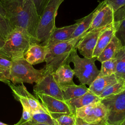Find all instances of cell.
I'll use <instances>...</instances> for the list:
<instances>
[{"label": "cell", "instance_id": "obj_20", "mask_svg": "<svg viewBox=\"0 0 125 125\" xmlns=\"http://www.w3.org/2000/svg\"><path fill=\"white\" fill-rule=\"evenodd\" d=\"M101 101V99L98 96L95 95L88 90V91L83 95L72 99L66 102L75 114V110L76 109Z\"/></svg>", "mask_w": 125, "mask_h": 125}, {"label": "cell", "instance_id": "obj_30", "mask_svg": "<svg viewBox=\"0 0 125 125\" xmlns=\"http://www.w3.org/2000/svg\"><path fill=\"white\" fill-rule=\"evenodd\" d=\"M13 30L8 19L0 15V39L5 41Z\"/></svg>", "mask_w": 125, "mask_h": 125}, {"label": "cell", "instance_id": "obj_28", "mask_svg": "<svg viewBox=\"0 0 125 125\" xmlns=\"http://www.w3.org/2000/svg\"><path fill=\"white\" fill-rule=\"evenodd\" d=\"M11 67V61L0 58V76L3 82L8 84L9 81Z\"/></svg>", "mask_w": 125, "mask_h": 125}, {"label": "cell", "instance_id": "obj_14", "mask_svg": "<svg viewBox=\"0 0 125 125\" xmlns=\"http://www.w3.org/2000/svg\"><path fill=\"white\" fill-rule=\"evenodd\" d=\"M47 47L37 43L31 44L25 55V60L30 64L35 65L45 62Z\"/></svg>", "mask_w": 125, "mask_h": 125}, {"label": "cell", "instance_id": "obj_41", "mask_svg": "<svg viewBox=\"0 0 125 125\" xmlns=\"http://www.w3.org/2000/svg\"><path fill=\"white\" fill-rule=\"evenodd\" d=\"M0 81H1V82H3V80H2V79L1 78L0 76Z\"/></svg>", "mask_w": 125, "mask_h": 125}, {"label": "cell", "instance_id": "obj_31", "mask_svg": "<svg viewBox=\"0 0 125 125\" xmlns=\"http://www.w3.org/2000/svg\"><path fill=\"white\" fill-rule=\"evenodd\" d=\"M22 113L19 121L14 125H20L25 123L31 121L32 119V110L31 107L26 104H21Z\"/></svg>", "mask_w": 125, "mask_h": 125}, {"label": "cell", "instance_id": "obj_5", "mask_svg": "<svg viewBox=\"0 0 125 125\" xmlns=\"http://www.w3.org/2000/svg\"><path fill=\"white\" fill-rule=\"evenodd\" d=\"M44 68L36 69L24 58L11 61L9 81L14 84L37 83L43 76Z\"/></svg>", "mask_w": 125, "mask_h": 125}, {"label": "cell", "instance_id": "obj_16", "mask_svg": "<svg viewBox=\"0 0 125 125\" xmlns=\"http://www.w3.org/2000/svg\"><path fill=\"white\" fill-rule=\"evenodd\" d=\"M53 75L60 87L75 84L73 81L74 71L70 67L69 64H65L59 67Z\"/></svg>", "mask_w": 125, "mask_h": 125}, {"label": "cell", "instance_id": "obj_21", "mask_svg": "<svg viewBox=\"0 0 125 125\" xmlns=\"http://www.w3.org/2000/svg\"><path fill=\"white\" fill-rule=\"evenodd\" d=\"M123 47L120 41L114 36L97 58V60L102 63L104 61L114 58L118 52Z\"/></svg>", "mask_w": 125, "mask_h": 125}, {"label": "cell", "instance_id": "obj_38", "mask_svg": "<svg viewBox=\"0 0 125 125\" xmlns=\"http://www.w3.org/2000/svg\"><path fill=\"white\" fill-rule=\"evenodd\" d=\"M4 41L1 40L0 39V50L2 48V47L4 45Z\"/></svg>", "mask_w": 125, "mask_h": 125}, {"label": "cell", "instance_id": "obj_18", "mask_svg": "<svg viewBox=\"0 0 125 125\" xmlns=\"http://www.w3.org/2000/svg\"><path fill=\"white\" fill-rule=\"evenodd\" d=\"M104 4L105 2L104 0L100 2L96 8H95L94 10L90 14L85 17L76 21L78 23V25L71 37V39L79 38V37L87 31L90 27L94 16Z\"/></svg>", "mask_w": 125, "mask_h": 125}, {"label": "cell", "instance_id": "obj_33", "mask_svg": "<svg viewBox=\"0 0 125 125\" xmlns=\"http://www.w3.org/2000/svg\"><path fill=\"white\" fill-rule=\"evenodd\" d=\"M39 16H41L48 0H32Z\"/></svg>", "mask_w": 125, "mask_h": 125}, {"label": "cell", "instance_id": "obj_6", "mask_svg": "<svg viewBox=\"0 0 125 125\" xmlns=\"http://www.w3.org/2000/svg\"><path fill=\"white\" fill-rule=\"evenodd\" d=\"M75 48L72 52L70 58V62L74 64V75L77 77L82 84L90 85L97 78L100 70L95 64L96 58H80Z\"/></svg>", "mask_w": 125, "mask_h": 125}, {"label": "cell", "instance_id": "obj_2", "mask_svg": "<svg viewBox=\"0 0 125 125\" xmlns=\"http://www.w3.org/2000/svg\"><path fill=\"white\" fill-rule=\"evenodd\" d=\"M33 43L38 42L25 30L15 29L4 41V45L0 50V58L10 61L24 58L26 51Z\"/></svg>", "mask_w": 125, "mask_h": 125}, {"label": "cell", "instance_id": "obj_13", "mask_svg": "<svg viewBox=\"0 0 125 125\" xmlns=\"http://www.w3.org/2000/svg\"><path fill=\"white\" fill-rule=\"evenodd\" d=\"M114 13L113 8L105 2L104 5L94 16L90 27L85 32L107 26L113 23L114 22Z\"/></svg>", "mask_w": 125, "mask_h": 125}, {"label": "cell", "instance_id": "obj_37", "mask_svg": "<svg viewBox=\"0 0 125 125\" xmlns=\"http://www.w3.org/2000/svg\"><path fill=\"white\" fill-rule=\"evenodd\" d=\"M20 125H38V124H36V123H34V122H32V120H31V121H29V122L25 123L22 124Z\"/></svg>", "mask_w": 125, "mask_h": 125}, {"label": "cell", "instance_id": "obj_26", "mask_svg": "<svg viewBox=\"0 0 125 125\" xmlns=\"http://www.w3.org/2000/svg\"><path fill=\"white\" fill-rule=\"evenodd\" d=\"M115 36L120 41L123 47H125V16L114 19Z\"/></svg>", "mask_w": 125, "mask_h": 125}, {"label": "cell", "instance_id": "obj_24", "mask_svg": "<svg viewBox=\"0 0 125 125\" xmlns=\"http://www.w3.org/2000/svg\"><path fill=\"white\" fill-rule=\"evenodd\" d=\"M115 75L119 79L125 80V47H123L117 53Z\"/></svg>", "mask_w": 125, "mask_h": 125}, {"label": "cell", "instance_id": "obj_4", "mask_svg": "<svg viewBox=\"0 0 125 125\" xmlns=\"http://www.w3.org/2000/svg\"><path fill=\"white\" fill-rule=\"evenodd\" d=\"M64 0H48L47 4L40 16L36 31L38 43L45 45L50 35L56 28L55 19L58 9Z\"/></svg>", "mask_w": 125, "mask_h": 125}, {"label": "cell", "instance_id": "obj_32", "mask_svg": "<svg viewBox=\"0 0 125 125\" xmlns=\"http://www.w3.org/2000/svg\"><path fill=\"white\" fill-rule=\"evenodd\" d=\"M105 3L111 7L114 12L125 5V0H104Z\"/></svg>", "mask_w": 125, "mask_h": 125}, {"label": "cell", "instance_id": "obj_17", "mask_svg": "<svg viewBox=\"0 0 125 125\" xmlns=\"http://www.w3.org/2000/svg\"><path fill=\"white\" fill-rule=\"evenodd\" d=\"M120 80L116 77L115 74L110 76L98 77L89 85L88 90L99 97L106 87L115 84Z\"/></svg>", "mask_w": 125, "mask_h": 125}, {"label": "cell", "instance_id": "obj_8", "mask_svg": "<svg viewBox=\"0 0 125 125\" xmlns=\"http://www.w3.org/2000/svg\"><path fill=\"white\" fill-rule=\"evenodd\" d=\"M108 111L104 105L99 101L76 109L75 116L85 122L89 124H97L106 121Z\"/></svg>", "mask_w": 125, "mask_h": 125}, {"label": "cell", "instance_id": "obj_15", "mask_svg": "<svg viewBox=\"0 0 125 125\" xmlns=\"http://www.w3.org/2000/svg\"><path fill=\"white\" fill-rule=\"evenodd\" d=\"M77 25L78 23L76 21L74 24L70 25L60 28L56 27L50 35L45 45H49L71 40Z\"/></svg>", "mask_w": 125, "mask_h": 125}, {"label": "cell", "instance_id": "obj_25", "mask_svg": "<svg viewBox=\"0 0 125 125\" xmlns=\"http://www.w3.org/2000/svg\"><path fill=\"white\" fill-rule=\"evenodd\" d=\"M124 90H125V80L122 79L115 84L106 87L99 97L102 100L108 96L117 94Z\"/></svg>", "mask_w": 125, "mask_h": 125}, {"label": "cell", "instance_id": "obj_3", "mask_svg": "<svg viewBox=\"0 0 125 125\" xmlns=\"http://www.w3.org/2000/svg\"><path fill=\"white\" fill-rule=\"evenodd\" d=\"M79 39L78 38L46 45L47 51L45 59L46 65L43 68V76L53 74L61 66L69 64L71 55L76 48V44Z\"/></svg>", "mask_w": 125, "mask_h": 125}, {"label": "cell", "instance_id": "obj_7", "mask_svg": "<svg viewBox=\"0 0 125 125\" xmlns=\"http://www.w3.org/2000/svg\"><path fill=\"white\" fill-rule=\"evenodd\" d=\"M101 102L108 111L107 123L109 125H121L125 119V90L108 96Z\"/></svg>", "mask_w": 125, "mask_h": 125}, {"label": "cell", "instance_id": "obj_9", "mask_svg": "<svg viewBox=\"0 0 125 125\" xmlns=\"http://www.w3.org/2000/svg\"><path fill=\"white\" fill-rule=\"evenodd\" d=\"M107 26L84 33L79 37L80 39L76 44V48L82 56L88 58L92 57L99 37Z\"/></svg>", "mask_w": 125, "mask_h": 125}, {"label": "cell", "instance_id": "obj_27", "mask_svg": "<svg viewBox=\"0 0 125 125\" xmlns=\"http://www.w3.org/2000/svg\"><path fill=\"white\" fill-rule=\"evenodd\" d=\"M101 63V68L97 78L110 76L115 74L116 66V61L115 58L104 61Z\"/></svg>", "mask_w": 125, "mask_h": 125}, {"label": "cell", "instance_id": "obj_22", "mask_svg": "<svg viewBox=\"0 0 125 125\" xmlns=\"http://www.w3.org/2000/svg\"><path fill=\"white\" fill-rule=\"evenodd\" d=\"M62 92L63 97L65 101L80 97L88 91V88L85 85H76L75 84L60 87Z\"/></svg>", "mask_w": 125, "mask_h": 125}, {"label": "cell", "instance_id": "obj_19", "mask_svg": "<svg viewBox=\"0 0 125 125\" xmlns=\"http://www.w3.org/2000/svg\"><path fill=\"white\" fill-rule=\"evenodd\" d=\"M115 27L113 22L108 25L100 34L94 50L92 57L97 58L99 56L115 36Z\"/></svg>", "mask_w": 125, "mask_h": 125}, {"label": "cell", "instance_id": "obj_23", "mask_svg": "<svg viewBox=\"0 0 125 125\" xmlns=\"http://www.w3.org/2000/svg\"><path fill=\"white\" fill-rule=\"evenodd\" d=\"M32 121L36 124L56 125L54 119L44 106L32 112Z\"/></svg>", "mask_w": 125, "mask_h": 125}, {"label": "cell", "instance_id": "obj_11", "mask_svg": "<svg viewBox=\"0 0 125 125\" xmlns=\"http://www.w3.org/2000/svg\"><path fill=\"white\" fill-rule=\"evenodd\" d=\"M37 99L45 108L50 114H61L66 115H75L72 109L66 101H61L54 97L43 95L35 94Z\"/></svg>", "mask_w": 125, "mask_h": 125}, {"label": "cell", "instance_id": "obj_10", "mask_svg": "<svg viewBox=\"0 0 125 125\" xmlns=\"http://www.w3.org/2000/svg\"><path fill=\"white\" fill-rule=\"evenodd\" d=\"M33 91L35 94L46 95L64 101L62 92L55 80L53 74L44 75L36 83L33 87Z\"/></svg>", "mask_w": 125, "mask_h": 125}, {"label": "cell", "instance_id": "obj_34", "mask_svg": "<svg viewBox=\"0 0 125 125\" xmlns=\"http://www.w3.org/2000/svg\"><path fill=\"white\" fill-rule=\"evenodd\" d=\"M76 125H109L107 123L106 121H103L97 124H89L85 122L81 119L77 117H76Z\"/></svg>", "mask_w": 125, "mask_h": 125}, {"label": "cell", "instance_id": "obj_1", "mask_svg": "<svg viewBox=\"0 0 125 125\" xmlns=\"http://www.w3.org/2000/svg\"><path fill=\"white\" fill-rule=\"evenodd\" d=\"M13 29H22L36 39L40 20L32 0H0Z\"/></svg>", "mask_w": 125, "mask_h": 125}, {"label": "cell", "instance_id": "obj_36", "mask_svg": "<svg viewBox=\"0 0 125 125\" xmlns=\"http://www.w3.org/2000/svg\"><path fill=\"white\" fill-rule=\"evenodd\" d=\"M0 15L6 17V13L4 11V9L3 8V7L2 6V4L0 1Z\"/></svg>", "mask_w": 125, "mask_h": 125}, {"label": "cell", "instance_id": "obj_29", "mask_svg": "<svg viewBox=\"0 0 125 125\" xmlns=\"http://www.w3.org/2000/svg\"><path fill=\"white\" fill-rule=\"evenodd\" d=\"M50 115L54 119L56 125H76V116L75 115L61 114Z\"/></svg>", "mask_w": 125, "mask_h": 125}, {"label": "cell", "instance_id": "obj_12", "mask_svg": "<svg viewBox=\"0 0 125 125\" xmlns=\"http://www.w3.org/2000/svg\"><path fill=\"white\" fill-rule=\"evenodd\" d=\"M7 84L12 90L15 99L19 101L21 104L29 105L32 112L43 106L35 97L28 92L23 83H21V85H16L10 82Z\"/></svg>", "mask_w": 125, "mask_h": 125}, {"label": "cell", "instance_id": "obj_42", "mask_svg": "<svg viewBox=\"0 0 125 125\" xmlns=\"http://www.w3.org/2000/svg\"><path fill=\"white\" fill-rule=\"evenodd\" d=\"M38 125H44V124H38Z\"/></svg>", "mask_w": 125, "mask_h": 125}, {"label": "cell", "instance_id": "obj_35", "mask_svg": "<svg viewBox=\"0 0 125 125\" xmlns=\"http://www.w3.org/2000/svg\"><path fill=\"white\" fill-rule=\"evenodd\" d=\"M124 16H125V5L115 12L114 20Z\"/></svg>", "mask_w": 125, "mask_h": 125}, {"label": "cell", "instance_id": "obj_39", "mask_svg": "<svg viewBox=\"0 0 125 125\" xmlns=\"http://www.w3.org/2000/svg\"><path fill=\"white\" fill-rule=\"evenodd\" d=\"M0 125H7V124H6L5 123H2V122H0Z\"/></svg>", "mask_w": 125, "mask_h": 125}, {"label": "cell", "instance_id": "obj_40", "mask_svg": "<svg viewBox=\"0 0 125 125\" xmlns=\"http://www.w3.org/2000/svg\"><path fill=\"white\" fill-rule=\"evenodd\" d=\"M121 125H125V120L123 121V122L121 124Z\"/></svg>", "mask_w": 125, "mask_h": 125}]
</instances>
